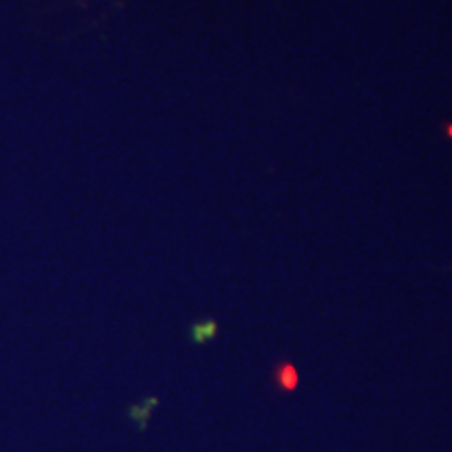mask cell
<instances>
[{
    "instance_id": "6da1fadb",
    "label": "cell",
    "mask_w": 452,
    "mask_h": 452,
    "mask_svg": "<svg viewBox=\"0 0 452 452\" xmlns=\"http://www.w3.org/2000/svg\"><path fill=\"white\" fill-rule=\"evenodd\" d=\"M273 379H275V385L283 392H294L300 383V375L296 371V367L292 362H281L275 367L273 371Z\"/></svg>"
},
{
    "instance_id": "7a4b0ae2",
    "label": "cell",
    "mask_w": 452,
    "mask_h": 452,
    "mask_svg": "<svg viewBox=\"0 0 452 452\" xmlns=\"http://www.w3.org/2000/svg\"><path fill=\"white\" fill-rule=\"evenodd\" d=\"M216 331H218L216 322H214V320H207V322L195 324V327L191 329V339H193L195 343H205V341H210V339L216 335Z\"/></svg>"
}]
</instances>
